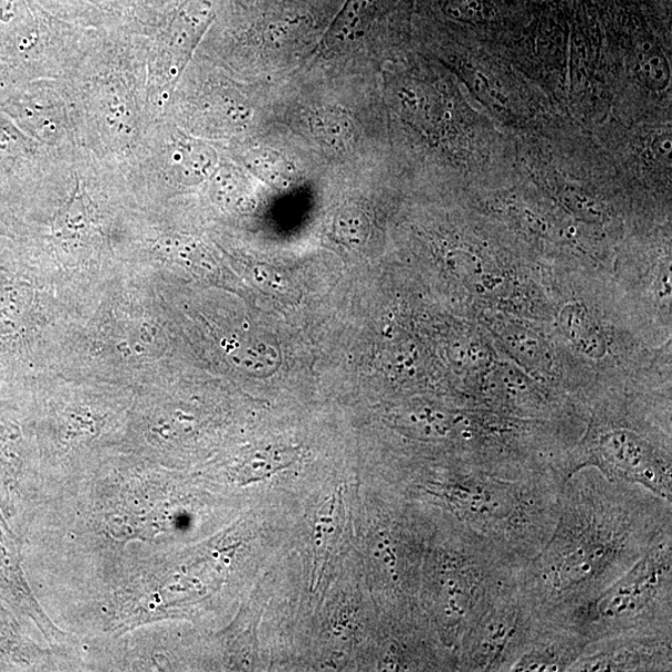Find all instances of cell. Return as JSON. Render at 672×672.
Returning a JSON list of instances; mask_svg holds the SVG:
<instances>
[{"instance_id": "cell-7", "label": "cell", "mask_w": 672, "mask_h": 672, "mask_svg": "<svg viewBox=\"0 0 672 672\" xmlns=\"http://www.w3.org/2000/svg\"><path fill=\"white\" fill-rule=\"evenodd\" d=\"M98 116L113 135L130 138L136 134V117L130 96L117 83L104 84L98 92Z\"/></svg>"}, {"instance_id": "cell-10", "label": "cell", "mask_w": 672, "mask_h": 672, "mask_svg": "<svg viewBox=\"0 0 672 672\" xmlns=\"http://www.w3.org/2000/svg\"><path fill=\"white\" fill-rule=\"evenodd\" d=\"M515 618L510 612L493 615L482 627L476 642V660L483 666L497 662L515 632Z\"/></svg>"}, {"instance_id": "cell-9", "label": "cell", "mask_w": 672, "mask_h": 672, "mask_svg": "<svg viewBox=\"0 0 672 672\" xmlns=\"http://www.w3.org/2000/svg\"><path fill=\"white\" fill-rule=\"evenodd\" d=\"M311 132L319 143L339 150L354 137V125L347 112L339 106L324 107L309 117Z\"/></svg>"}, {"instance_id": "cell-5", "label": "cell", "mask_w": 672, "mask_h": 672, "mask_svg": "<svg viewBox=\"0 0 672 672\" xmlns=\"http://www.w3.org/2000/svg\"><path fill=\"white\" fill-rule=\"evenodd\" d=\"M442 491L452 507L476 523L506 519L515 512V493L500 482L476 477L443 486Z\"/></svg>"}, {"instance_id": "cell-12", "label": "cell", "mask_w": 672, "mask_h": 672, "mask_svg": "<svg viewBox=\"0 0 672 672\" xmlns=\"http://www.w3.org/2000/svg\"><path fill=\"white\" fill-rule=\"evenodd\" d=\"M369 222L359 210H344L335 221V233L345 243L359 244L367 239Z\"/></svg>"}, {"instance_id": "cell-8", "label": "cell", "mask_w": 672, "mask_h": 672, "mask_svg": "<svg viewBox=\"0 0 672 672\" xmlns=\"http://www.w3.org/2000/svg\"><path fill=\"white\" fill-rule=\"evenodd\" d=\"M560 326L568 338L590 358L600 359L606 354L598 325L580 304H569L560 314Z\"/></svg>"}, {"instance_id": "cell-4", "label": "cell", "mask_w": 672, "mask_h": 672, "mask_svg": "<svg viewBox=\"0 0 672 672\" xmlns=\"http://www.w3.org/2000/svg\"><path fill=\"white\" fill-rule=\"evenodd\" d=\"M0 112L34 141L54 145L63 136L62 115L45 87L21 84L0 105Z\"/></svg>"}, {"instance_id": "cell-1", "label": "cell", "mask_w": 672, "mask_h": 672, "mask_svg": "<svg viewBox=\"0 0 672 672\" xmlns=\"http://www.w3.org/2000/svg\"><path fill=\"white\" fill-rule=\"evenodd\" d=\"M597 466L610 480L641 484L670 498V468L638 434L619 430L602 434L595 450Z\"/></svg>"}, {"instance_id": "cell-14", "label": "cell", "mask_w": 672, "mask_h": 672, "mask_svg": "<svg viewBox=\"0 0 672 672\" xmlns=\"http://www.w3.org/2000/svg\"><path fill=\"white\" fill-rule=\"evenodd\" d=\"M456 3L459 4L458 17L461 19L480 22L487 17L489 11L484 0H456Z\"/></svg>"}, {"instance_id": "cell-3", "label": "cell", "mask_w": 672, "mask_h": 672, "mask_svg": "<svg viewBox=\"0 0 672 672\" xmlns=\"http://www.w3.org/2000/svg\"><path fill=\"white\" fill-rule=\"evenodd\" d=\"M615 543L591 533L585 538L561 543L547 557L542 580L555 592H567L596 579L612 557Z\"/></svg>"}, {"instance_id": "cell-2", "label": "cell", "mask_w": 672, "mask_h": 672, "mask_svg": "<svg viewBox=\"0 0 672 672\" xmlns=\"http://www.w3.org/2000/svg\"><path fill=\"white\" fill-rule=\"evenodd\" d=\"M670 550L657 548L639 560L589 607L588 617L596 622L634 618L645 610L668 580Z\"/></svg>"}, {"instance_id": "cell-6", "label": "cell", "mask_w": 672, "mask_h": 672, "mask_svg": "<svg viewBox=\"0 0 672 672\" xmlns=\"http://www.w3.org/2000/svg\"><path fill=\"white\" fill-rule=\"evenodd\" d=\"M216 162L217 156L212 148L191 138H180L168 153L172 174L186 185L199 183L207 179L213 172Z\"/></svg>"}, {"instance_id": "cell-13", "label": "cell", "mask_w": 672, "mask_h": 672, "mask_svg": "<svg viewBox=\"0 0 672 672\" xmlns=\"http://www.w3.org/2000/svg\"><path fill=\"white\" fill-rule=\"evenodd\" d=\"M566 664L563 662V658H560L559 654L547 649L529 652V654L523 657L512 670L528 672L559 671Z\"/></svg>"}, {"instance_id": "cell-11", "label": "cell", "mask_w": 672, "mask_h": 672, "mask_svg": "<svg viewBox=\"0 0 672 672\" xmlns=\"http://www.w3.org/2000/svg\"><path fill=\"white\" fill-rule=\"evenodd\" d=\"M93 223V212L86 192L77 185L72 199L66 202L54 221V233L63 239L84 234Z\"/></svg>"}]
</instances>
